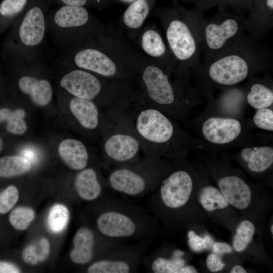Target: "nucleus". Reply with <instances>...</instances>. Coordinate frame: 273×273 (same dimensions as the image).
Instances as JSON below:
<instances>
[{"mask_svg":"<svg viewBox=\"0 0 273 273\" xmlns=\"http://www.w3.org/2000/svg\"><path fill=\"white\" fill-rule=\"evenodd\" d=\"M272 64V51L244 34L204 60L194 72L207 77L214 84L230 87L253 74L271 69Z\"/></svg>","mask_w":273,"mask_h":273,"instance_id":"obj_1","label":"nucleus"},{"mask_svg":"<svg viewBox=\"0 0 273 273\" xmlns=\"http://www.w3.org/2000/svg\"><path fill=\"white\" fill-rule=\"evenodd\" d=\"M130 107L143 155L159 158L174 155L181 149V133L168 115L141 100Z\"/></svg>","mask_w":273,"mask_h":273,"instance_id":"obj_2","label":"nucleus"},{"mask_svg":"<svg viewBox=\"0 0 273 273\" xmlns=\"http://www.w3.org/2000/svg\"><path fill=\"white\" fill-rule=\"evenodd\" d=\"M130 107L105 111L107 122L101 135V149L107 162L116 166L133 163L144 156Z\"/></svg>","mask_w":273,"mask_h":273,"instance_id":"obj_3","label":"nucleus"},{"mask_svg":"<svg viewBox=\"0 0 273 273\" xmlns=\"http://www.w3.org/2000/svg\"><path fill=\"white\" fill-rule=\"evenodd\" d=\"M50 0H30L14 22L11 51L27 60L41 59L48 34L47 18Z\"/></svg>","mask_w":273,"mask_h":273,"instance_id":"obj_4","label":"nucleus"},{"mask_svg":"<svg viewBox=\"0 0 273 273\" xmlns=\"http://www.w3.org/2000/svg\"><path fill=\"white\" fill-rule=\"evenodd\" d=\"M245 18L242 14L223 9H219L217 13L208 18L199 13L197 27L204 60L214 56L244 34Z\"/></svg>","mask_w":273,"mask_h":273,"instance_id":"obj_5","label":"nucleus"},{"mask_svg":"<svg viewBox=\"0 0 273 273\" xmlns=\"http://www.w3.org/2000/svg\"><path fill=\"white\" fill-rule=\"evenodd\" d=\"M142 80L146 94V99H140L142 101L169 116L178 118L182 115L188 95L176 88L164 71L156 66H148Z\"/></svg>","mask_w":273,"mask_h":273,"instance_id":"obj_6","label":"nucleus"},{"mask_svg":"<svg viewBox=\"0 0 273 273\" xmlns=\"http://www.w3.org/2000/svg\"><path fill=\"white\" fill-rule=\"evenodd\" d=\"M160 169L159 158L143 156L133 163L117 166L109 173L107 183L117 192L135 196L158 180Z\"/></svg>","mask_w":273,"mask_h":273,"instance_id":"obj_7","label":"nucleus"},{"mask_svg":"<svg viewBox=\"0 0 273 273\" xmlns=\"http://www.w3.org/2000/svg\"><path fill=\"white\" fill-rule=\"evenodd\" d=\"M198 12H188L184 20H171L166 29L169 46L176 58L193 71L201 64V47L197 27Z\"/></svg>","mask_w":273,"mask_h":273,"instance_id":"obj_8","label":"nucleus"},{"mask_svg":"<svg viewBox=\"0 0 273 273\" xmlns=\"http://www.w3.org/2000/svg\"><path fill=\"white\" fill-rule=\"evenodd\" d=\"M10 55L11 64L20 75L17 80L19 91L28 97L36 105H48L52 99L53 89L50 81L39 75L43 70L41 59L29 60L11 51Z\"/></svg>","mask_w":273,"mask_h":273,"instance_id":"obj_9","label":"nucleus"},{"mask_svg":"<svg viewBox=\"0 0 273 273\" xmlns=\"http://www.w3.org/2000/svg\"><path fill=\"white\" fill-rule=\"evenodd\" d=\"M89 21V13L84 7L60 5L48 13V34L56 46L65 53L73 47L75 32Z\"/></svg>","mask_w":273,"mask_h":273,"instance_id":"obj_10","label":"nucleus"},{"mask_svg":"<svg viewBox=\"0 0 273 273\" xmlns=\"http://www.w3.org/2000/svg\"><path fill=\"white\" fill-rule=\"evenodd\" d=\"M59 85L70 95L91 100L105 110L115 109L103 95V83L90 72L79 68L70 70L62 75Z\"/></svg>","mask_w":273,"mask_h":273,"instance_id":"obj_11","label":"nucleus"},{"mask_svg":"<svg viewBox=\"0 0 273 273\" xmlns=\"http://www.w3.org/2000/svg\"><path fill=\"white\" fill-rule=\"evenodd\" d=\"M62 55L61 64H74L76 67L101 76L110 78L117 73L114 63L101 51L93 48H84L74 53Z\"/></svg>","mask_w":273,"mask_h":273,"instance_id":"obj_12","label":"nucleus"},{"mask_svg":"<svg viewBox=\"0 0 273 273\" xmlns=\"http://www.w3.org/2000/svg\"><path fill=\"white\" fill-rule=\"evenodd\" d=\"M193 189V181L186 171L177 170L163 179L160 188L163 203L170 209L184 206L189 200Z\"/></svg>","mask_w":273,"mask_h":273,"instance_id":"obj_13","label":"nucleus"},{"mask_svg":"<svg viewBox=\"0 0 273 273\" xmlns=\"http://www.w3.org/2000/svg\"><path fill=\"white\" fill-rule=\"evenodd\" d=\"M69 108L71 115L82 130L98 133L101 137L107 122L105 111L93 101L71 95Z\"/></svg>","mask_w":273,"mask_h":273,"instance_id":"obj_14","label":"nucleus"},{"mask_svg":"<svg viewBox=\"0 0 273 273\" xmlns=\"http://www.w3.org/2000/svg\"><path fill=\"white\" fill-rule=\"evenodd\" d=\"M245 18L244 29L247 35L260 42L273 27V0H262L251 5Z\"/></svg>","mask_w":273,"mask_h":273,"instance_id":"obj_15","label":"nucleus"},{"mask_svg":"<svg viewBox=\"0 0 273 273\" xmlns=\"http://www.w3.org/2000/svg\"><path fill=\"white\" fill-rule=\"evenodd\" d=\"M242 127L237 119L228 117H210L205 121L202 131L208 141L224 144L236 139L240 134Z\"/></svg>","mask_w":273,"mask_h":273,"instance_id":"obj_16","label":"nucleus"},{"mask_svg":"<svg viewBox=\"0 0 273 273\" xmlns=\"http://www.w3.org/2000/svg\"><path fill=\"white\" fill-rule=\"evenodd\" d=\"M99 231L110 238H127L136 232L134 221L122 213L109 211L102 213L97 220Z\"/></svg>","mask_w":273,"mask_h":273,"instance_id":"obj_17","label":"nucleus"},{"mask_svg":"<svg viewBox=\"0 0 273 273\" xmlns=\"http://www.w3.org/2000/svg\"><path fill=\"white\" fill-rule=\"evenodd\" d=\"M218 185L227 202L234 207L242 210L250 205L251 189L241 178L233 175L225 176L219 180Z\"/></svg>","mask_w":273,"mask_h":273,"instance_id":"obj_18","label":"nucleus"},{"mask_svg":"<svg viewBox=\"0 0 273 273\" xmlns=\"http://www.w3.org/2000/svg\"><path fill=\"white\" fill-rule=\"evenodd\" d=\"M58 150L61 159L71 169L80 171L87 167L89 152L82 141L75 138L64 139L59 144Z\"/></svg>","mask_w":273,"mask_h":273,"instance_id":"obj_19","label":"nucleus"},{"mask_svg":"<svg viewBox=\"0 0 273 273\" xmlns=\"http://www.w3.org/2000/svg\"><path fill=\"white\" fill-rule=\"evenodd\" d=\"M73 248L70 253L73 262L85 264L89 262L93 256L94 236L90 229L86 226L80 228L73 240Z\"/></svg>","mask_w":273,"mask_h":273,"instance_id":"obj_20","label":"nucleus"},{"mask_svg":"<svg viewBox=\"0 0 273 273\" xmlns=\"http://www.w3.org/2000/svg\"><path fill=\"white\" fill-rule=\"evenodd\" d=\"M76 174L74 187L77 194L82 199L92 201L97 198L102 191V186L96 171L86 167Z\"/></svg>","mask_w":273,"mask_h":273,"instance_id":"obj_21","label":"nucleus"},{"mask_svg":"<svg viewBox=\"0 0 273 273\" xmlns=\"http://www.w3.org/2000/svg\"><path fill=\"white\" fill-rule=\"evenodd\" d=\"M241 156L250 171L263 172L273 163V148L268 146L246 147L241 150Z\"/></svg>","mask_w":273,"mask_h":273,"instance_id":"obj_22","label":"nucleus"},{"mask_svg":"<svg viewBox=\"0 0 273 273\" xmlns=\"http://www.w3.org/2000/svg\"><path fill=\"white\" fill-rule=\"evenodd\" d=\"M31 168V162L23 156L11 155L0 158V177L19 176L28 172Z\"/></svg>","mask_w":273,"mask_h":273,"instance_id":"obj_23","label":"nucleus"},{"mask_svg":"<svg viewBox=\"0 0 273 273\" xmlns=\"http://www.w3.org/2000/svg\"><path fill=\"white\" fill-rule=\"evenodd\" d=\"M246 100L256 109L268 108L273 104L272 89L264 83L254 82L246 94Z\"/></svg>","mask_w":273,"mask_h":273,"instance_id":"obj_24","label":"nucleus"},{"mask_svg":"<svg viewBox=\"0 0 273 273\" xmlns=\"http://www.w3.org/2000/svg\"><path fill=\"white\" fill-rule=\"evenodd\" d=\"M26 111L23 109L11 110L7 108L0 109V123L7 122V131L13 134L22 135L27 129L24 118Z\"/></svg>","mask_w":273,"mask_h":273,"instance_id":"obj_25","label":"nucleus"},{"mask_svg":"<svg viewBox=\"0 0 273 273\" xmlns=\"http://www.w3.org/2000/svg\"><path fill=\"white\" fill-rule=\"evenodd\" d=\"M218 6L219 9L230 8L234 12L241 14L245 11H249L250 0H196L194 9L197 12L203 14L209 9Z\"/></svg>","mask_w":273,"mask_h":273,"instance_id":"obj_26","label":"nucleus"},{"mask_svg":"<svg viewBox=\"0 0 273 273\" xmlns=\"http://www.w3.org/2000/svg\"><path fill=\"white\" fill-rule=\"evenodd\" d=\"M199 201L208 212L226 208L229 205L220 190L212 186L202 188L199 195Z\"/></svg>","mask_w":273,"mask_h":273,"instance_id":"obj_27","label":"nucleus"},{"mask_svg":"<svg viewBox=\"0 0 273 273\" xmlns=\"http://www.w3.org/2000/svg\"><path fill=\"white\" fill-rule=\"evenodd\" d=\"M50 250L49 240L44 237L26 247L22 252V258L27 263L34 265L43 262L48 258Z\"/></svg>","mask_w":273,"mask_h":273,"instance_id":"obj_28","label":"nucleus"},{"mask_svg":"<svg viewBox=\"0 0 273 273\" xmlns=\"http://www.w3.org/2000/svg\"><path fill=\"white\" fill-rule=\"evenodd\" d=\"M69 212L63 204L58 203L50 208L47 218V224L52 233L58 234L63 232L67 227L69 220Z\"/></svg>","mask_w":273,"mask_h":273,"instance_id":"obj_29","label":"nucleus"},{"mask_svg":"<svg viewBox=\"0 0 273 273\" xmlns=\"http://www.w3.org/2000/svg\"><path fill=\"white\" fill-rule=\"evenodd\" d=\"M149 8L146 0H136L125 11L123 20L128 27L139 28L147 16Z\"/></svg>","mask_w":273,"mask_h":273,"instance_id":"obj_30","label":"nucleus"},{"mask_svg":"<svg viewBox=\"0 0 273 273\" xmlns=\"http://www.w3.org/2000/svg\"><path fill=\"white\" fill-rule=\"evenodd\" d=\"M30 0H2L0 21L7 24L14 22L24 11Z\"/></svg>","mask_w":273,"mask_h":273,"instance_id":"obj_31","label":"nucleus"},{"mask_svg":"<svg viewBox=\"0 0 273 273\" xmlns=\"http://www.w3.org/2000/svg\"><path fill=\"white\" fill-rule=\"evenodd\" d=\"M183 255L180 250H176L170 259L158 257L152 263V270L155 273H179L185 264L182 258Z\"/></svg>","mask_w":273,"mask_h":273,"instance_id":"obj_32","label":"nucleus"},{"mask_svg":"<svg viewBox=\"0 0 273 273\" xmlns=\"http://www.w3.org/2000/svg\"><path fill=\"white\" fill-rule=\"evenodd\" d=\"M142 46L145 52L154 57H161L166 52V48L161 36L158 32L152 30H148L144 33Z\"/></svg>","mask_w":273,"mask_h":273,"instance_id":"obj_33","label":"nucleus"},{"mask_svg":"<svg viewBox=\"0 0 273 273\" xmlns=\"http://www.w3.org/2000/svg\"><path fill=\"white\" fill-rule=\"evenodd\" d=\"M130 271L129 263L121 260H101L92 263L87 269L89 273H128Z\"/></svg>","mask_w":273,"mask_h":273,"instance_id":"obj_34","label":"nucleus"},{"mask_svg":"<svg viewBox=\"0 0 273 273\" xmlns=\"http://www.w3.org/2000/svg\"><path fill=\"white\" fill-rule=\"evenodd\" d=\"M255 231L254 224L248 220H243L239 224L233 240L236 251L241 252L246 249L252 240Z\"/></svg>","mask_w":273,"mask_h":273,"instance_id":"obj_35","label":"nucleus"},{"mask_svg":"<svg viewBox=\"0 0 273 273\" xmlns=\"http://www.w3.org/2000/svg\"><path fill=\"white\" fill-rule=\"evenodd\" d=\"M35 212L30 207L20 206L13 209L9 215L10 224L16 229L24 230L35 218Z\"/></svg>","mask_w":273,"mask_h":273,"instance_id":"obj_36","label":"nucleus"},{"mask_svg":"<svg viewBox=\"0 0 273 273\" xmlns=\"http://www.w3.org/2000/svg\"><path fill=\"white\" fill-rule=\"evenodd\" d=\"M19 194L17 188L9 185L0 193V214L9 212L19 199Z\"/></svg>","mask_w":273,"mask_h":273,"instance_id":"obj_37","label":"nucleus"},{"mask_svg":"<svg viewBox=\"0 0 273 273\" xmlns=\"http://www.w3.org/2000/svg\"><path fill=\"white\" fill-rule=\"evenodd\" d=\"M253 122L258 128L272 131V110L267 108L257 109L253 116Z\"/></svg>","mask_w":273,"mask_h":273,"instance_id":"obj_38","label":"nucleus"},{"mask_svg":"<svg viewBox=\"0 0 273 273\" xmlns=\"http://www.w3.org/2000/svg\"><path fill=\"white\" fill-rule=\"evenodd\" d=\"M206 265L208 269L212 272L220 271L225 266V264L222 262L218 254L214 253L210 254L207 257Z\"/></svg>","mask_w":273,"mask_h":273,"instance_id":"obj_39","label":"nucleus"},{"mask_svg":"<svg viewBox=\"0 0 273 273\" xmlns=\"http://www.w3.org/2000/svg\"><path fill=\"white\" fill-rule=\"evenodd\" d=\"M188 244L190 248L195 252H199L205 249L204 238L197 235L193 231L188 233Z\"/></svg>","mask_w":273,"mask_h":273,"instance_id":"obj_40","label":"nucleus"},{"mask_svg":"<svg viewBox=\"0 0 273 273\" xmlns=\"http://www.w3.org/2000/svg\"><path fill=\"white\" fill-rule=\"evenodd\" d=\"M212 249L213 252L217 254L230 253L232 252V248L230 245L224 242H214Z\"/></svg>","mask_w":273,"mask_h":273,"instance_id":"obj_41","label":"nucleus"},{"mask_svg":"<svg viewBox=\"0 0 273 273\" xmlns=\"http://www.w3.org/2000/svg\"><path fill=\"white\" fill-rule=\"evenodd\" d=\"M20 268L11 262L0 261V273H18Z\"/></svg>","mask_w":273,"mask_h":273,"instance_id":"obj_42","label":"nucleus"},{"mask_svg":"<svg viewBox=\"0 0 273 273\" xmlns=\"http://www.w3.org/2000/svg\"><path fill=\"white\" fill-rule=\"evenodd\" d=\"M60 5H69L84 7L88 3V0H53Z\"/></svg>","mask_w":273,"mask_h":273,"instance_id":"obj_43","label":"nucleus"},{"mask_svg":"<svg viewBox=\"0 0 273 273\" xmlns=\"http://www.w3.org/2000/svg\"><path fill=\"white\" fill-rule=\"evenodd\" d=\"M204 239L205 242V249L209 250L212 248V246L213 244L214 243V241L211 237L208 235H206L204 237Z\"/></svg>","mask_w":273,"mask_h":273,"instance_id":"obj_44","label":"nucleus"},{"mask_svg":"<svg viewBox=\"0 0 273 273\" xmlns=\"http://www.w3.org/2000/svg\"><path fill=\"white\" fill-rule=\"evenodd\" d=\"M197 270L191 266H184L179 270V273H196Z\"/></svg>","mask_w":273,"mask_h":273,"instance_id":"obj_45","label":"nucleus"},{"mask_svg":"<svg viewBox=\"0 0 273 273\" xmlns=\"http://www.w3.org/2000/svg\"><path fill=\"white\" fill-rule=\"evenodd\" d=\"M246 272L243 266L239 265L234 266L230 270L231 273H246Z\"/></svg>","mask_w":273,"mask_h":273,"instance_id":"obj_46","label":"nucleus"},{"mask_svg":"<svg viewBox=\"0 0 273 273\" xmlns=\"http://www.w3.org/2000/svg\"><path fill=\"white\" fill-rule=\"evenodd\" d=\"M262 1V0H250V7L253 4L256 3L258 2L259 1Z\"/></svg>","mask_w":273,"mask_h":273,"instance_id":"obj_47","label":"nucleus"},{"mask_svg":"<svg viewBox=\"0 0 273 273\" xmlns=\"http://www.w3.org/2000/svg\"><path fill=\"white\" fill-rule=\"evenodd\" d=\"M3 145V141H2V139H1V138L0 137V152L2 150Z\"/></svg>","mask_w":273,"mask_h":273,"instance_id":"obj_48","label":"nucleus"},{"mask_svg":"<svg viewBox=\"0 0 273 273\" xmlns=\"http://www.w3.org/2000/svg\"><path fill=\"white\" fill-rule=\"evenodd\" d=\"M270 230H271V233L272 234L273 233V225H271V226Z\"/></svg>","mask_w":273,"mask_h":273,"instance_id":"obj_49","label":"nucleus"}]
</instances>
